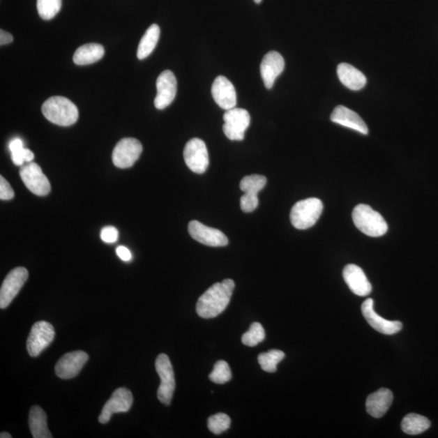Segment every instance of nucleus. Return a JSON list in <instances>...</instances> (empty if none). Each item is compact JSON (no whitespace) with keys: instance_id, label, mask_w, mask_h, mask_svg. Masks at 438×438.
<instances>
[{"instance_id":"nucleus-1","label":"nucleus","mask_w":438,"mask_h":438,"mask_svg":"<svg viewBox=\"0 0 438 438\" xmlns=\"http://www.w3.org/2000/svg\"><path fill=\"white\" fill-rule=\"evenodd\" d=\"M235 289V282L230 278L217 282L199 297L196 310L202 318H213L221 315L230 303Z\"/></svg>"},{"instance_id":"nucleus-2","label":"nucleus","mask_w":438,"mask_h":438,"mask_svg":"<svg viewBox=\"0 0 438 438\" xmlns=\"http://www.w3.org/2000/svg\"><path fill=\"white\" fill-rule=\"evenodd\" d=\"M42 112L47 121L59 126L68 127L77 121L78 109L69 99L54 96L43 104Z\"/></svg>"},{"instance_id":"nucleus-3","label":"nucleus","mask_w":438,"mask_h":438,"mask_svg":"<svg viewBox=\"0 0 438 438\" xmlns=\"http://www.w3.org/2000/svg\"><path fill=\"white\" fill-rule=\"evenodd\" d=\"M352 219L359 230L371 237L384 236L388 231L387 222L379 213L370 206L361 204L352 212Z\"/></svg>"},{"instance_id":"nucleus-4","label":"nucleus","mask_w":438,"mask_h":438,"mask_svg":"<svg viewBox=\"0 0 438 438\" xmlns=\"http://www.w3.org/2000/svg\"><path fill=\"white\" fill-rule=\"evenodd\" d=\"M323 203L318 198H308L298 202L291 211V222L299 230H305L315 226L322 216Z\"/></svg>"},{"instance_id":"nucleus-5","label":"nucleus","mask_w":438,"mask_h":438,"mask_svg":"<svg viewBox=\"0 0 438 438\" xmlns=\"http://www.w3.org/2000/svg\"><path fill=\"white\" fill-rule=\"evenodd\" d=\"M223 133L231 141H243L246 132L250 126V113L245 109L232 108L228 110L223 116Z\"/></svg>"},{"instance_id":"nucleus-6","label":"nucleus","mask_w":438,"mask_h":438,"mask_svg":"<svg viewBox=\"0 0 438 438\" xmlns=\"http://www.w3.org/2000/svg\"><path fill=\"white\" fill-rule=\"evenodd\" d=\"M156 368L161 380L158 390V399L163 405H170L176 388V381L171 361L166 354H160L157 357Z\"/></svg>"},{"instance_id":"nucleus-7","label":"nucleus","mask_w":438,"mask_h":438,"mask_svg":"<svg viewBox=\"0 0 438 438\" xmlns=\"http://www.w3.org/2000/svg\"><path fill=\"white\" fill-rule=\"evenodd\" d=\"M142 151V143L137 139H122L114 148L112 153L114 165L122 169L133 167L140 158Z\"/></svg>"},{"instance_id":"nucleus-8","label":"nucleus","mask_w":438,"mask_h":438,"mask_svg":"<svg viewBox=\"0 0 438 438\" xmlns=\"http://www.w3.org/2000/svg\"><path fill=\"white\" fill-rule=\"evenodd\" d=\"M56 336V331L47 322H38L31 328L27 340V351L29 356L37 357L51 345Z\"/></svg>"},{"instance_id":"nucleus-9","label":"nucleus","mask_w":438,"mask_h":438,"mask_svg":"<svg viewBox=\"0 0 438 438\" xmlns=\"http://www.w3.org/2000/svg\"><path fill=\"white\" fill-rule=\"evenodd\" d=\"M183 158L188 167L197 174L206 172L210 163L206 143L199 138L188 142L184 147Z\"/></svg>"},{"instance_id":"nucleus-10","label":"nucleus","mask_w":438,"mask_h":438,"mask_svg":"<svg viewBox=\"0 0 438 438\" xmlns=\"http://www.w3.org/2000/svg\"><path fill=\"white\" fill-rule=\"evenodd\" d=\"M20 176L29 191L37 196H47L51 192V183L36 163H29L20 170Z\"/></svg>"},{"instance_id":"nucleus-11","label":"nucleus","mask_w":438,"mask_h":438,"mask_svg":"<svg viewBox=\"0 0 438 438\" xmlns=\"http://www.w3.org/2000/svg\"><path fill=\"white\" fill-rule=\"evenodd\" d=\"M29 277L26 268L17 267L10 271L0 289V308H7L21 291Z\"/></svg>"},{"instance_id":"nucleus-12","label":"nucleus","mask_w":438,"mask_h":438,"mask_svg":"<svg viewBox=\"0 0 438 438\" xmlns=\"http://www.w3.org/2000/svg\"><path fill=\"white\" fill-rule=\"evenodd\" d=\"M133 402L132 392L126 388H119L114 391L110 400L103 408L98 421L101 424H107L114 413L127 412L130 410Z\"/></svg>"},{"instance_id":"nucleus-13","label":"nucleus","mask_w":438,"mask_h":438,"mask_svg":"<svg viewBox=\"0 0 438 438\" xmlns=\"http://www.w3.org/2000/svg\"><path fill=\"white\" fill-rule=\"evenodd\" d=\"M188 230L189 235L202 245L211 247H224L228 245V239L225 234L218 229L204 225L199 221L189 222Z\"/></svg>"},{"instance_id":"nucleus-14","label":"nucleus","mask_w":438,"mask_h":438,"mask_svg":"<svg viewBox=\"0 0 438 438\" xmlns=\"http://www.w3.org/2000/svg\"><path fill=\"white\" fill-rule=\"evenodd\" d=\"M157 96L154 99V106L163 110L171 105L176 96L177 81L175 75L170 71L163 72L156 82Z\"/></svg>"},{"instance_id":"nucleus-15","label":"nucleus","mask_w":438,"mask_h":438,"mask_svg":"<svg viewBox=\"0 0 438 438\" xmlns=\"http://www.w3.org/2000/svg\"><path fill=\"white\" fill-rule=\"evenodd\" d=\"M372 299H367L362 303L361 311L368 324L375 330L383 333V335H392L402 330V324L399 321H388L380 317L373 308Z\"/></svg>"},{"instance_id":"nucleus-16","label":"nucleus","mask_w":438,"mask_h":438,"mask_svg":"<svg viewBox=\"0 0 438 438\" xmlns=\"http://www.w3.org/2000/svg\"><path fill=\"white\" fill-rule=\"evenodd\" d=\"M88 360L89 356L84 352L76 351L67 353L57 362L54 368L56 375L61 379H71L79 375Z\"/></svg>"},{"instance_id":"nucleus-17","label":"nucleus","mask_w":438,"mask_h":438,"mask_svg":"<svg viewBox=\"0 0 438 438\" xmlns=\"http://www.w3.org/2000/svg\"><path fill=\"white\" fill-rule=\"evenodd\" d=\"M211 93L216 103L222 109L228 111L236 107V89L227 77L218 76L212 84Z\"/></svg>"},{"instance_id":"nucleus-18","label":"nucleus","mask_w":438,"mask_h":438,"mask_svg":"<svg viewBox=\"0 0 438 438\" xmlns=\"http://www.w3.org/2000/svg\"><path fill=\"white\" fill-rule=\"evenodd\" d=\"M285 61L281 54L277 52H271L264 56L261 67V76L264 84L268 89H272L276 79L285 71Z\"/></svg>"},{"instance_id":"nucleus-19","label":"nucleus","mask_w":438,"mask_h":438,"mask_svg":"<svg viewBox=\"0 0 438 438\" xmlns=\"http://www.w3.org/2000/svg\"><path fill=\"white\" fill-rule=\"evenodd\" d=\"M343 278L350 290L359 296H367L372 292V286L362 269L356 265H347L342 272Z\"/></svg>"},{"instance_id":"nucleus-20","label":"nucleus","mask_w":438,"mask_h":438,"mask_svg":"<svg viewBox=\"0 0 438 438\" xmlns=\"http://www.w3.org/2000/svg\"><path fill=\"white\" fill-rule=\"evenodd\" d=\"M331 119L333 123L353 129L365 135L368 133V126L359 114L345 106L336 107L331 114Z\"/></svg>"},{"instance_id":"nucleus-21","label":"nucleus","mask_w":438,"mask_h":438,"mask_svg":"<svg viewBox=\"0 0 438 438\" xmlns=\"http://www.w3.org/2000/svg\"><path fill=\"white\" fill-rule=\"evenodd\" d=\"M394 399L393 393L386 388H382L375 393L368 395L366 400V410L370 416L381 418L389 409Z\"/></svg>"},{"instance_id":"nucleus-22","label":"nucleus","mask_w":438,"mask_h":438,"mask_svg":"<svg viewBox=\"0 0 438 438\" xmlns=\"http://www.w3.org/2000/svg\"><path fill=\"white\" fill-rule=\"evenodd\" d=\"M337 73L343 86L351 91H360L365 86L367 79L365 75L351 64L340 63L338 66Z\"/></svg>"},{"instance_id":"nucleus-23","label":"nucleus","mask_w":438,"mask_h":438,"mask_svg":"<svg viewBox=\"0 0 438 438\" xmlns=\"http://www.w3.org/2000/svg\"><path fill=\"white\" fill-rule=\"evenodd\" d=\"M105 49L101 44L88 43L80 47L74 53L73 62L77 66H89L96 63L103 57Z\"/></svg>"},{"instance_id":"nucleus-24","label":"nucleus","mask_w":438,"mask_h":438,"mask_svg":"<svg viewBox=\"0 0 438 438\" xmlns=\"http://www.w3.org/2000/svg\"><path fill=\"white\" fill-rule=\"evenodd\" d=\"M29 425L34 438H52L47 426L46 412L38 406L32 407L29 416Z\"/></svg>"},{"instance_id":"nucleus-25","label":"nucleus","mask_w":438,"mask_h":438,"mask_svg":"<svg viewBox=\"0 0 438 438\" xmlns=\"http://www.w3.org/2000/svg\"><path fill=\"white\" fill-rule=\"evenodd\" d=\"M159 38L160 28L156 24L149 27L139 43L137 56L139 59L147 58L156 49Z\"/></svg>"},{"instance_id":"nucleus-26","label":"nucleus","mask_w":438,"mask_h":438,"mask_svg":"<svg viewBox=\"0 0 438 438\" xmlns=\"http://www.w3.org/2000/svg\"><path fill=\"white\" fill-rule=\"evenodd\" d=\"M431 423L426 417L414 414L407 415L402 421V430L407 435H418L430 429Z\"/></svg>"},{"instance_id":"nucleus-27","label":"nucleus","mask_w":438,"mask_h":438,"mask_svg":"<svg viewBox=\"0 0 438 438\" xmlns=\"http://www.w3.org/2000/svg\"><path fill=\"white\" fill-rule=\"evenodd\" d=\"M9 151L15 165L22 167L24 163H31L34 158V153L31 149L24 148L22 139L15 138L9 143Z\"/></svg>"},{"instance_id":"nucleus-28","label":"nucleus","mask_w":438,"mask_h":438,"mask_svg":"<svg viewBox=\"0 0 438 438\" xmlns=\"http://www.w3.org/2000/svg\"><path fill=\"white\" fill-rule=\"evenodd\" d=\"M285 352L280 350H270L258 356V362L262 370L267 372H275L278 363L285 359Z\"/></svg>"},{"instance_id":"nucleus-29","label":"nucleus","mask_w":438,"mask_h":438,"mask_svg":"<svg viewBox=\"0 0 438 438\" xmlns=\"http://www.w3.org/2000/svg\"><path fill=\"white\" fill-rule=\"evenodd\" d=\"M62 0H38L37 8L40 17L49 21L61 11Z\"/></svg>"},{"instance_id":"nucleus-30","label":"nucleus","mask_w":438,"mask_h":438,"mask_svg":"<svg viewBox=\"0 0 438 438\" xmlns=\"http://www.w3.org/2000/svg\"><path fill=\"white\" fill-rule=\"evenodd\" d=\"M266 178L261 175L247 176L243 178L240 187L243 192L257 196L258 192L266 186Z\"/></svg>"},{"instance_id":"nucleus-31","label":"nucleus","mask_w":438,"mask_h":438,"mask_svg":"<svg viewBox=\"0 0 438 438\" xmlns=\"http://www.w3.org/2000/svg\"><path fill=\"white\" fill-rule=\"evenodd\" d=\"M266 333L264 328L258 322H253L250 330L243 333L242 342L248 347H255L265 340Z\"/></svg>"},{"instance_id":"nucleus-32","label":"nucleus","mask_w":438,"mask_h":438,"mask_svg":"<svg viewBox=\"0 0 438 438\" xmlns=\"http://www.w3.org/2000/svg\"><path fill=\"white\" fill-rule=\"evenodd\" d=\"M208 428L213 434L219 435L227 431L231 425V419L224 413L211 416L208 419Z\"/></svg>"},{"instance_id":"nucleus-33","label":"nucleus","mask_w":438,"mask_h":438,"mask_svg":"<svg viewBox=\"0 0 438 438\" xmlns=\"http://www.w3.org/2000/svg\"><path fill=\"white\" fill-rule=\"evenodd\" d=\"M209 377L211 381L216 384H224L232 379L231 368L226 361H218Z\"/></svg>"},{"instance_id":"nucleus-34","label":"nucleus","mask_w":438,"mask_h":438,"mask_svg":"<svg viewBox=\"0 0 438 438\" xmlns=\"http://www.w3.org/2000/svg\"><path fill=\"white\" fill-rule=\"evenodd\" d=\"M258 197L245 193L241 198V210L246 213L255 211L258 206Z\"/></svg>"},{"instance_id":"nucleus-35","label":"nucleus","mask_w":438,"mask_h":438,"mask_svg":"<svg viewBox=\"0 0 438 438\" xmlns=\"http://www.w3.org/2000/svg\"><path fill=\"white\" fill-rule=\"evenodd\" d=\"M100 237L107 243H116L119 238V232L116 227L107 226L102 229Z\"/></svg>"},{"instance_id":"nucleus-36","label":"nucleus","mask_w":438,"mask_h":438,"mask_svg":"<svg viewBox=\"0 0 438 438\" xmlns=\"http://www.w3.org/2000/svg\"><path fill=\"white\" fill-rule=\"evenodd\" d=\"M15 193L11 186L1 176H0V199L3 201L12 200Z\"/></svg>"},{"instance_id":"nucleus-37","label":"nucleus","mask_w":438,"mask_h":438,"mask_svg":"<svg viewBox=\"0 0 438 438\" xmlns=\"http://www.w3.org/2000/svg\"><path fill=\"white\" fill-rule=\"evenodd\" d=\"M116 255L123 262H129L132 260V253L126 247L119 246L116 248Z\"/></svg>"},{"instance_id":"nucleus-38","label":"nucleus","mask_w":438,"mask_h":438,"mask_svg":"<svg viewBox=\"0 0 438 438\" xmlns=\"http://www.w3.org/2000/svg\"><path fill=\"white\" fill-rule=\"evenodd\" d=\"M13 41V37L11 33L3 31V29L0 31V44H1V46L11 43Z\"/></svg>"},{"instance_id":"nucleus-39","label":"nucleus","mask_w":438,"mask_h":438,"mask_svg":"<svg viewBox=\"0 0 438 438\" xmlns=\"http://www.w3.org/2000/svg\"><path fill=\"white\" fill-rule=\"evenodd\" d=\"M0 437L1 438H12V435L8 434V432H1V435H0Z\"/></svg>"},{"instance_id":"nucleus-40","label":"nucleus","mask_w":438,"mask_h":438,"mask_svg":"<svg viewBox=\"0 0 438 438\" xmlns=\"http://www.w3.org/2000/svg\"><path fill=\"white\" fill-rule=\"evenodd\" d=\"M255 2L256 3H260L262 2V0H255Z\"/></svg>"}]
</instances>
